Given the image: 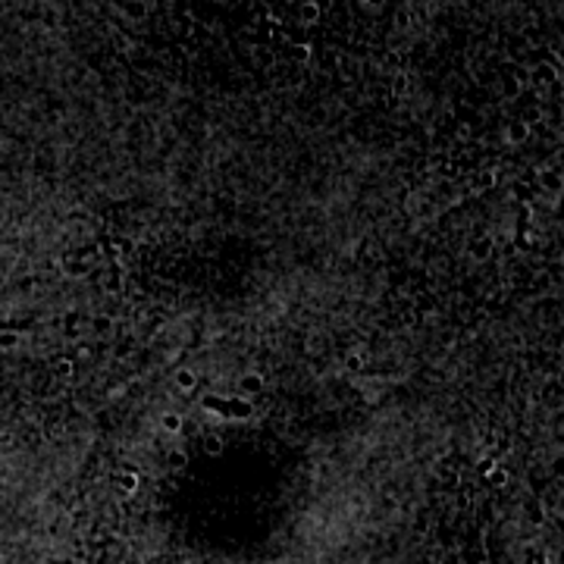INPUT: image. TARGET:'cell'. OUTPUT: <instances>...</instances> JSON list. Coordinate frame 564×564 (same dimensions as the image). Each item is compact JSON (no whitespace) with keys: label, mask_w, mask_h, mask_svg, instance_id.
<instances>
[{"label":"cell","mask_w":564,"mask_h":564,"mask_svg":"<svg viewBox=\"0 0 564 564\" xmlns=\"http://www.w3.org/2000/svg\"><path fill=\"white\" fill-rule=\"evenodd\" d=\"M176 386L188 392V389H195V386H198V377H195L192 370H180V373H176Z\"/></svg>","instance_id":"3"},{"label":"cell","mask_w":564,"mask_h":564,"mask_svg":"<svg viewBox=\"0 0 564 564\" xmlns=\"http://www.w3.org/2000/svg\"><path fill=\"white\" fill-rule=\"evenodd\" d=\"M204 445H207V455H220L223 452L220 436H207V440H204Z\"/></svg>","instance_id":"5"},{"label":"cell","mask_w":564,"mask_h":564,"mask_svg":"<svg viewBox=\"0 0 564 564\" xmlns=\"http://www.w3.org/2000/svg\"><path fill=\"white\" fill-rule=\"evenodd\" d=\"M239 389H242L245 395H254V392H261L263 389V377H258V373H245L242 380H239Z\"/></svg>","instance_id":"1"},{"label":"cell","mask_w":564,"mask_h":564,"mask_svg":"<svg viewBox=\"0 0 564 564\" xmlns=\"http://www.w3.org/2000/svg\"><path fill=\"white\" fill-rule=\"evenodd\" d=\"M470 254H474V258H477V261H486V258H489V254H492V239H477V242H474V251H470Z\"/></svg>","instance_id":"2"},{"label":"cell","mask_w":564,"mask_h":564,"mask_svg":"<svg viewBox=\"0 0 564 564\" xmlns=\"http://www.w3.org/2000/svg\"><path fill=\"white\" fill-rule=\"evenodd\" d=\"M185 462H188L185 452H173V455H170V464H173V467H185Z\"/></svg>","instance_id":"6"},{"label":"cell","mask_w":564,"mask_h":564,"mask_svg":"<svg viewBox=\"0 0 564 564\" xmlns=\"http://www.w3.org/2000/svg\"><path fill=\"white\" fill-rule=\"evenodd\" d=\"M524 135H527V132H524V129H521V126H518V129H511V139H514V141H521V139H524Z\"/></svg>","instance_id":"7"},{"label":"cell","mask_w":564,"mask_h":564,"mask_svg":"<svg viewBox=\"0 0 564 564\" xmlns=\"http://www.w3.org/2000/svg\"><path fill=\"white\" fill-rule=\"evenodd\" d=\"M163 430H166V433H180L182 430L180 414H163Z\"/></svg>","instance_id":"4"}]
</instances>
